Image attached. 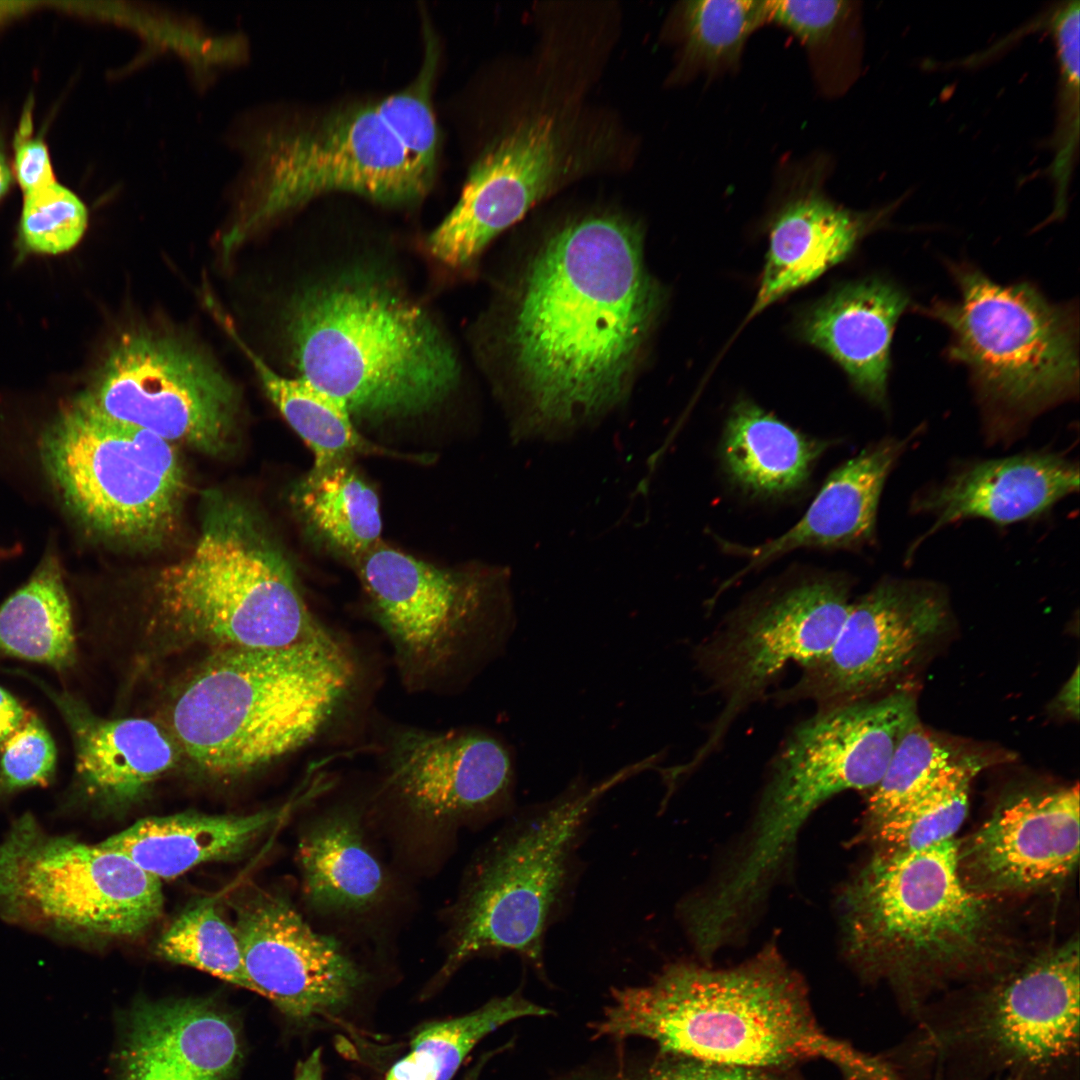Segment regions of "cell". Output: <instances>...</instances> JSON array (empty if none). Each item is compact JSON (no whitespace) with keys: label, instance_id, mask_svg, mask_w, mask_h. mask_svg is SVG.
Wrapping results in <instances>:
<instances>
[{"label":"cell","instance_id":"obj_28","mask_svg":"<svg viewBox=\"0 0 1080 1080\" xmlns=\"http://www.w3.org/2000/svg\"><path fill=\"white\" fill-rule=\"evenodd\" d=\"M907 444V439H886L864 449L830 474L786 533L752 548L734 546L750 560L737 577L797 548H855L871 541L884 483Z\"/></svg>","mask_w":1080,"mask_h":1080},{"label":"cell","instance_id":"obj_45","mask_svg":"<svg viewBox=\"0 0 1080 1080\" xmlns=\"http://www.w3.org/2000/svg\"><path fill=\"white\" fill-rule=\"evenodd\" d=\"M14 172L24 194L56 182L49 151L42 139L17 137Z\"/></svg>","mask_w":1080,"mask_h":1080},{"label":"cell","instance_id":"obj_42","mask_svg":"<svg viewBox=\"0 0 1080 1080\" xmlns=\"http://www.w3.org/2000/svg\"><path fill=\"white\" fill-rule=\"evenodd\" d=\"M553 1080H797L780 1069L733 1066L663 1054L648 1063L581 1069Z\"/></svg>","mask_w":1080,"mask_h":1080},{"label":"cell","instance_id":"obj_34","mask_svg":"<svg viewBox=\"0 0 1080 1080\" xmlns=\"http://www.w3.org/2000/svg\"><path fill=\"white\" fill-rule=\"evenodd\" d=\"M549 1014V1009L516 991L468 1014L427 1023L411 1039L408 1053L388 1070L385 1080H452L485 1036L515 1019Z\"/></svg>","mask_w":1080,"mask_h":1080},{"label":"cell","instance_id":"obj_7","mask_svg":"<svg viewBox=\"0 0 1080 1080\" xmlns=\"http://www.w3.org/2000/svg\"><path fill=\"white\" fill-rule=\"evenodd\" d=\"M641 767L595 783L577 777L554 798L512 815L468 871L438 979L475 956L507 952L543 975L545 936L568 903L588 822L599 800Z\"/></svg>","mask_w":1080,"mask_h":1080},{"label":"cell","instance_id":"obj_16","mask_svg":"<svg viewBox=\"0 0 1080 1080\" xmlns=\"http://www.w3.org/2000/svg\"><path fill=\"white\" fill-rule=\"evenodd\" d=\"M231 906L252 991L303 1026H345L366 975L337 940L277 892L248 889Z\"/></svg>","mask_w":1080,"mask_h":1080},{"label":"cell","instance_id":"obj_35","mask_svg":"<svg viewBox=\"0 0 1080 1080\" xmlns=\"http://www.w3.org/2000/svg\"><path fill=\"white\" fill-rule=\"evenodd\" d=\"M978 768L975 760L955 761L928 791L870 828L878 850H915L954 838L967 816Z\"/></svg>","mask_w":1080,"mask_h":1080},{"label":"cell","instance_id":"obj_30","mask_svg":"<svg viewBox=\"0 0 1080 1080\" xmlns=\"http://www.w3.org/2000/svg\"><path fill=\"white\" fill-rule=\"evenodd\" d=\"M829 443L810 439L749 400L732 408L721 458L729 478L753 495L778 496L801 488Z\"/></svg>","mask_w":1080,"mask_h":1080},{"label":"cell","instance_id":"obj_6","mask_svg":"<svg viewBox=\"0 0 1080 1080\" xmlns=\"http://www.w3.org/2000/svg\"><path fill=\"white\" fill-rule=\"evenodd\" d=\"M985 980L961 1001L924 1006L911 1038L886 1056L892 1066L926 1068L934 1080H1078V940Z\"/></svg>","mask_w":1080,"mask_h":1080},{"label":"cell","instance_id":"obj_44","mask_svg":"<svg viewBox=\"0 0 1080 1080\" xmlns=\"http://www.w3.org/2000/svg\"><path fill=\"white\" fill-rule=\"evenodd\" d=\"M853 2L824 1H766L767 22L791 32L811 52L819 53L831 46L855 18Z\"/></svg>","mask_w":1080,"mask_h":1080},{"label":"cell","instance_id":"obj_51","mask_svg":"<svg viewBox=\"0 0 1080 1080\" xmlns=\"http://www.w3.org/2000/svg\"><path fill=\"white\" fill-rule=\"evenodd\" d=\"M486 1058L487 1057H484L483 1061L477 1063V1065L473 1069H471L469 1071V1073L465 1077V1080H478V1076H479V1074L481 1072V1068H482V1066L484 1064V1060Z\"/></svg>","mask_w":1080,"mask_h":1080},{"label":"cell","instance_id":"obj_32","mask_svg":"<svg viewBox=\"0 0 1080 1080\" xmlns=\"http://www.w3.org/2000/svg\"><path fill=\"white\" fill-rule=\"evenodd\" d=\"M0 651L58 671L74 664L71 606L54 555L47 554L28 582L1 605Z\"/></svg>","mask_w":1080,"mask_h":1080},{"label":"cell","instance_id":"obj_9","mask_svg":"<svg viewBox=\"0 0 1080 1080\" xmlns=\"http://www.w3.org/2000/svg\"><path fill=\"white\" fill-rule=\"evenodd\" d=\"M917 720L914 696L901 691L829 706L798 725L776 755L749 839L720 878L723 895L756 904L812 812L840 792L873 789Z\"/></svg>","mask_w":1080,"mask_h":1080},{"label":"cell","instance_id":"obj_13","mask_svg":"<svg viewBox=\"0 0 1080 1080\" xmlns=\"http://www.w3.org/2000/svg\"><path fill=\"white\" fill-rule=\"evenodd\" d=\"M40 453L63 503L95 533L146 546L176 524L184 471L175 444L160 436L74 399L44 431Z\"/></svg>","mask_w":1080,"mask_h":1080},{"label":"cell","instance_id":"obj_43","mask_svg":"<svg viewBox=\"0 0 1080 1080\" xmlns=\"http://www.w3.org/2000/svg\"><path fill=\"white\" fill-rule=\"evenodd\" d=\"M56 766L54 741L31 714L27 721L0 745V796L23 788L47 785Z\"/></svg>","mask_w":1080,"mask_h":1080},{"label":"cell","instance_id":"obj_47","mask_svg":"<svg viewBox=\"0 0 1080 1080\" xmlns=\"http://www.w3.org/2000/svg\"><path fill=\"white\" fill-rule=\"evenodd\" d=\"M1057 704L1063 712L1078 718L1079 714V672L1078 666L1066 682L1057 697Z\"/></svg>","mask_w":1080,"mask_h":1080},{"label":"cell","instance_id":"obj_4","mask_svg":"<svg viewBox=\"0 0 1080 1080\" xmlns=\"http://www.w3.org/2000/svg\"><path fill=\"white\" fill-rule=\"evenodd\" d=\"M958 843L878 850L843 895L850 955L913 1018L949 984L1000 972V922L987 896L963 882Z\"/></svg>","mask_w":1080,"mask_h":1080},{"label":"cell","instance_id":"obj_21","mask_svg":"<svg viewBox=\"0 0 1080 1080\" xmlns=\"http://www.w3.org/2000/svg\"><path fill=\"white\" fill-rule=\"evenodd\" d=\"M1079 787L1018 795L1002 803L963 843L965 885L991 896L1055 886L1079 857Z\"/></svg>","mask_w":1080,"mask_h":1080},{"label":"cell","instance_id":"obj_18","mask_svg":"<svg viewBox=\"0 0 1080 1080\" xmlns=\"http://www.w3.org/2000/svg\"><path fill=\"white\" fill-rule=\"evenodd\" d=\"M383 752L386 788L421 819L456 821L513 809L514 755L488 731L399 727Z\"/></svg>","mask_w":1080,"mask_h":1080},{"label":"cell","instance_id":"obj_52","mask_svg":"<svg viewBox=\"0 0 1080 1080\" xmlns=\"http://www.w3.org/2000/svg\"><path fill=\"white\" fill-rule=\"evenodd\" d=\"M995 1080H1038V1079H1034V1078H1030V1077H1026V1076H1022V1075H1007V1076L997 1078Z\"/></svg>","mask_w":1080,"mask_h":1080},{"label":"cell","instance_id":"obj_39","mask_svg":"<svg viewBox=\"0 0 1080 1080\" xmlns=\"http://www.w3.org/2000/svg\"><path fill=\"white\" fill-rule=\"evenodd\" d=\"M951 751L919 722L899 741L867 802L868 828L928 791L955 762Z\"/></svg>","mask_w":1080,"mask_h":1080},{"label":"cell","instance_id":"obj_36","mask_svg":"<svg viewBox=\"0 0 1080 1080\" xmlns=\"http://www.w3.org/2000/svg\"><path fill=\"white\" fill-rule=\"evenodd\" d=\"M156 954L252 991L236 929L211 898L179 914L156 943Z\"/></svg>","mask_w":1080,"mask_h":1080},{"label":"cell","instance_id":"obj_40","mask_svg":"<svg viewBox=\"0 0 1080 1080\" xmlns=\"http://www.w3.org/2000/svg\"><path fill=\"white\" fill-rule=\"evenodd\" d=\"M435 66L432 44L427 47L424 65L417 78L404 90L375 102L384 123L430 184L439 153V134L430 98Z\"/></svg>","mask_w":1080,"mask_h":1080},{"label":"cell","instance_id":"obj_49","mask_svg":"<svg viewBox=\"0 0 1080 1080\" xmlns=\"http://www.w3.org/2000/svg\"><path fill=\"white\" fill-rule=\"evenodd\" d=\"M12 183V171L5 154L0 150V199L8 192Z\"/></svg>","mask_w":1080,"mask_h":1080},{"label":"cell","instance_id":"obj_27","mask_svg":"<svg viewBox=\"0 0 1080 1080\" xmlns=\"http://www.w3.org/2000/svg\"><path fill=\"white\" fill-rule=\"evenodd\" d=\"M317 795L321 788L310 781L299 797L277 809L246 815L183 812L146 817L100 844L124 853L161 881L173 879L206 862L239 858L295 804Z\"/></svg>","mask_w":1080,"mask_h":1080},{"label":"cell","instance_id":"obj_10","mask_svg":"<svg viewBox=\"0 0 1080 1080\" xmlns=\"http://www.w3.org/2000/svg\"><path fill=\"white\" fill-rule=\"evenodd\" d=\"M959 290L915 311L950 333L947 357L965 366L992 419H1021L1078 393V313L1029 282L1003 285L975 266L948 263Z\"/></svg>","mask_w":1080,"mask_h":1080},{"label":"cell","instance_id":"obj_2","mask_svg":"<svg viewBox=\"0 0 1080 1080\" xmlns=\"http://www.w3.org/2000/svg\"><path fill=\"white\" fill-rule=\"evenodd\" d=\"M611 995L594 1038L643 1037L663 1054L752 1068L821 1059L843 1080H901L884 1056L823 1031L804 983L774 947L728 969L671 964L649 984Z\"/></svg>","mask_w":1080,"mask_h":1080},{"label":"cell","instance_id":"obj_24","mask_svg":"<svg viewBox=\"0 0 1080 1080\" xmlns=\"http://www.w3.org/2000/svg\"><path fill=\"white\" fill-rule=\"evenodd\" d=\"M33 679L65 720L75 749L76 793L103 809L135 802L177 760L172 739L144 718L104 719L66 691Z\"/></svg>","mask_w":1080,"mask_h":1080},{"label":"cell","instance_id":"obj_11","mask_svg":"<svg viewBox=\"0 0 1080 1080\" xmlns=\"http://www.w3.org/2000/svg\"><path fill=\"white\" fill-rule=\"evenodd\" d=\"M355 563L408 688L473 672L497 656L514 629L508 568L447 571L381 542Z\"/></svg>","mask_w":1080,"mask_h":1080},{"label":"cell","instance_id":"obj_3","mask_svg":"<svg viewBox=\"0 0 1080 1080\" xmlns=\"http://www.w3.org/2000/svg\"><path fill=\"white\" fill-rule=\"evenodd\" d=\"M391 280L348 264L302 285L283 311L299 377L352 416L425 412L459 379L455 353L430 313Z\"/></svg>","mask_w":1080,"mask_h":1080},{"label":"cell","instance_id":"obj_31","mask_svg":"<svg viewBox=\"0 0 1080 1080\" xmlns=\"http://www.w3.org/2000/svg\"><path fill=\"white\" fill-rule=\"evenodd\" d=\"M207 305L251 362L268 398L313 452L312 468L346 461L356 453H384L362 437L340 401L300 377L288 378L275 372L244 342L216 301Z\"/></svg>","mask_w":1080,"mask_h":1080},{"label":"cell","instance_id":"obj_26","mask_svg":"<svg viewBox=\"0 0 1080 1080\" xmlns=\"http://www.w3.org/2000/svg\"><path fill=\"white\" fill-rule=\"evenodd\" d=\"M1079 488L1078 466L1048 453L979 462L953 474L914 502L934 518L925 537L967 518L1004 525L1034 518Z\"/></svg>","mask_w":1080,"mask_h":1080},{"label":"cell","instance_id":"obj_22","mask_svg":"<svg viewBox=\"0 0 1080 1080\" xmlns=\"http://www.w3.org/2000/svg\"><path fill=\"white\" fill-rule=\"evenodd\" d=\"M814 166L793 175L768 222V250L746 321L846 260L889 209L854 211L830 199Z\"/></svg>","mask_w":1080,"mask_h":1080},{"label":"cell","instance_id":"obj_14","mask_svg":"<svg viewBox=\"0 0 1080 1080\" xmlns=\"http://www.w3.org/2000/svg\"><path fill=\"white\" fill-rule=\"evenodd\" d=\"M76 399L102 416L212 454L231 440L240 404L237 387L207 353L144 327L115 341Z\"/></svg>","mask_w":1080,"mask_h":1080},{"label":"cell","instance_id":"obj_15","mask_svg":"<svg viewBox=\"0 0 1080 1080\" xmlns=\"http://www.w3.org/2000/svg\"><path fill=\"white\" fill-rule=\"evenodd\" d=\"M380 117L375 102L342 107L278 142L264 203L232 229L243 244L266 221L329 192L386 205L416 202L430 189Z\"/></svg>","mask_w":1080,"mask_h":1080},{"label":"cell","instance_id":"obj_50","mask_svg":"<svg viewBox=\"0 0 1080 1080\" xmlns=\"http://www.w3.org/2000/svg\"><path fill=\"white\" fill-rule=\"evenodd\" d=\"M27 4L28 3L25 2L0 1V22L7 17L22 11Z\"/></svg>","mask_w":1080,"mask_h":1080},{"label":"cell","instance_id":"obj_12","mask_svg":"<svg viewBox=\"0 0 1080 1080\" xmlns=\"http://www.w3.org/2000/svg\"><path fill=\"white\" fill-rule=\"evenodd\" d=\"M162 882L122 852L48 834L31 814L0 841V913L86 940L134 938L163 913Z\"/></svg>","mask_w":1080,"mask_h":1080},{"label":"cell","instance_id":"obj_8","mask_svg":"<svg viewBox=\"0 0 1080 1080\" xmlns=\"http://www.w3.org/2000/svg\"><path fill=\"white\" fill-rule=\"evenodd\" d=\"M157 618L183 640L277 648L335 633L307 606L287 559L242 505H210L192 550L153 585Z\"/></svg>","mask_w":1080,"mask_h":1080},{"label":"cell","instance_id":"obj_23","mask_svg":"<svg viewBox=\"0 0 1080 1080\" xmlns=\"http://www.w3.org/2000/svg\"><path fill=\"white\" fill-rule=\"evenodd\" d=\"M242 1058L232 1018L204 999L141 1000L128 1013L118 1080H234Z\"/></svg>","mask_w":1080,"mask_h":1080},{"label":"cell","instance_id":"obj_20","mask_svg":"<svg viewBox=\"0 0 1080 1080\" xmlns=\"http://www.w3.org/2000/svg\"><path fill=\"white\" fill-rule=\"evenodd\" d=\"M947 606L927 584L889 580L851 603L832 647L794 695L849 701L905 669L943 627Z\"/></svg>","mask_w":1080,"mask_h":1080},{"label":"cell","instance_id":"obj_37","mask_svg":"<svg viewBox=\"0 0 1080 1080\" xmlns=\"http://www.w3.org/2000/svg\"><path fill=\"white\" fill-rule=\"evenodd\" d=\"M680 10L684 59L711 73L737 65L748 38L767 22L759 0H693Z\"/></svg>","mask_w":1080,"mask_h":1080},{"label":"cell","instance_id":"obj_25","mask_svg":"<svg viewBox=\"0 0 1080 1080\" xmlns=\"http://www.w3.org/2000/svg\"><path fill=\"white\" fill-rule=\"evenodd\" d=\"M909 305L908 295L892 281H851L811 305L798 330L841 367L858 393L886 408L892 337Z\"/></svg>","mask_w":1080,"mask_h":1080},{"label":"cell","instance_id":"obj_46","mask_svg":"<svg viewBox=\"0 0 1080 1080\" xmlns=\"http://www.w3.org/2000/svg\"><path fill=\"white\" fill-rule=\"evenodd\" d=\"M31 714L14 696L0 687V745L18 730Z\"/></svg>","mask_w":1080,"mask_h":1080},{"label":"cell","instance_id":"obj_38","mask_svg":"<svg viewBox=\"0 0 1080 1080\" xmlns=\"http://www.w3.org/2000/svg\"><path fill=\"white\" fill-rule=\"evenodd\" d=\"M1080 6L1068 1L1050 18L1059 66L1058 114L1054 135V158L1049 171L1055 185L1051 219L1062 217L1079 143V33Z\"/></svg>","mask_w":1080,"mask_h":1080},{"label":"cell","instance_id":"obj_17","mask_svg":"<svg viewBox=\"0 0 1080 1080\" xmlns=\"http://www.w3.org/2000/svg\"><path fill=\"white\" fill-rule=\"evenodd\" d=\"M848 596L840 579L808 581L742 613L711 640L701 664L725 705L697 760L787 664L807 669L825 657L849 612Z\"/></svg>","mask_w":1080,"mask_h":1080},{"label":"cell","instance_id":"obj_19","mask_svg":"<svg viewBox=\"0 0 1080 1080\" xmlns=\"http://www.w3.org/2000/svg\"><path fill=\"white\" fill-rule=\"evenodd\" d=\"M568 161L553 116L518 122L473 165L458 202L427 239L430 254L450 268L470 266L495 236L552 192Z\"/></svg>","mask_w":1080,"mask_h":1080},{"label":"cell","instance_id":"obj_29","mask_svg":"<svg viewBox=\"0 0 1080 1080\" xmlns=\"http://www.w3.org/2000/svg\"><path fill=\"white\" fill-rule=\"evenodd\" d=\"M297 859L305 898L321 913L367 910L384 893L383 868L351 811L337 810L315 820L299 840Z\"/></svg>","mask_w":1080,"mask_h":1080},{"label":"cell","instance_id":"obj_5","mask_svg":"<svg viewBox=\"0 0 1080 1080\" xmlns=\"http://www.w3.org/2000/svg\"><path fill=\"white\" fill-rule=\"evenodd\" d=\"M336 634L277 648H224L208 658L174 703L176 742L203 771L234 776L317 737L356 679Z\"/></svg>","mask_w":1080,"mask_h":1080},{"label":"cell","instance_id":"obj_1","mask_svg":"<svg viewBox=\"0 0 1080 1080\" xmlns=\"http://www.w3.org/2000/svg\"><path fill=\"white\" fill-rule=\"evenodd\" d=\"M662 303L631 220L590 215L551 233L525 270L507 331L512 441H569L623 404Z\"/></svg>","mask_w":1080,"mask_h":1080},{"label":"cell","instance_id":"obj_33","mask_svg":"<svg viewBox=\"0 0 1080 1080\" xmlns=\"http://www.w3.org/2000/svg\"><path fill=\"white\" fill-rule=\"evenodd\" d=\"M291 498L306 526L353 560L380 543L377 493L348 460L312 468L297 482Z\"/></svg>","mask_w":1080,"mask_h":1080},{"label":"cell","instance_id":"obj_41","mask_svg":"<svg viewBox=\"0 0 1080 1080\" xmlns=\"http://www.w3.org/2000/svg\"><path fill=\"white\" fill-rule=\"evenodd\" d=\"M87 222L84 203L57 182L24 194L20 236L30 251L58 254L73 248Z\"/></svg>","mask_w":1080,"mask_h":1080},{"label":"cell","instance_id":"obj_48","mask_svg":"<svg viewBox=\"0 0 1080 1080\" xmlns=\"http://www.w3.org/2000/svg\"><path fill=\"white\" fill-rule=\"evenodd\" d=\"M321 1052V1048H317L306 1059L298 1062L294 1080H323Z\"/></svg>","mask_w":1080,"mask_h":1080}]
</instances>
